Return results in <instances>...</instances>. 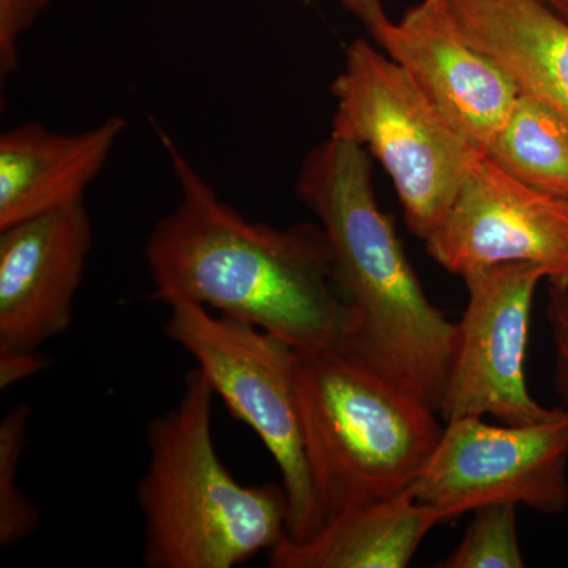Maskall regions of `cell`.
Wrapping results in <instances>:
<instances>
[{"instance_id":"obj_1","label":"cell","mask_w":568,"mask_h":568,"mask_svg":"<svg viewBox=\"0 0 568 568\" xmlns=\"http://www.w3.org/2000/svg\"><path fill=\"white\" fill-rule=\"evenodd\" d=\"M179 201L145 244L152 297L256 325L298 353H346L358 317L336 287L323 227L250 222L160 132Z\"/></svg>"},{"instance_id":"obj_2","label":"cell","mask_w":568,"mask_h":568,"mask_svg":"<svg viewBox=\"0 0 568 568\" xmlns=\"http://www.w3.org/2000/svg\"><path fill=\"white\" fill-rule=\"evenodd\" d=\"M295 193L320 220L339 294L357 313L346 354L439 409L457 339L381 211L368 151L328 136L305 156Z\"/></svg>"},{"instance_id":"obj_3","label":"cell","mask_w":568,"mask_h":568,"mask_svg":"<svg viewBox=\"0 0 568 568\" xmlns=\"http://www.w3.org/2000/svg\"><path fill=\"white\" fill-rule=\"evenodd\" d=\"M215 392L200 368L179 402L149 422V465L136 489L145 568H234L287 537V497L276 485H242L216 454Z\"/></svg>"},{"instance_id":"obj_4","label":"cell","mask_w":568,"mask_h":568,"mask_svg":"<svg viewBox=\"0 0 568 568\" xmlns=\"http://www.w3.org/2000/svg\"><path fill=\"white\" fill-rule=\"evenodd\" d=\"M295 398L323 525L413 487L443 435L435 407L346 353H298Z\"/></svg>"},{"instance_id":"obj_5","label":"cell","mask_w":568,"mask_h":568,"mask_svg":"<svg viewBox=\"0 0 568 568\" xmlns=\"http://www.w3.org/2000/svg\"><path fill=\"white\" fill-rule=\"evenodd\" d=\"M332 95V136L355 142L379 160L407 227L425 242L487 153L466 141L406 70L366 39L347 47Z\"/></svg>"},{"instance_id":"obj_6","label":"cell","mask_w":568,"mask_h":568,"mask_svg":"<svg viewBox=\"0 0 568 568\" xmlns=\"http://www.w3.org/2000/svg\"><path fill=\"white\" fill-rule=\"evenodd\" d=\"M168 305L164 335L192 355L215 395L256 433L278 466L287 497V538L315 536L323 518L298 424V351L256 325L215 316L194 302L179 298Z\"/></svg>"},{"instance_id":"obj_7","label":"cell","mask_w":568,"mask_h":568,"mask_svg":"<svg viewBox=\"0 0 568 568\" xmlns=\"http://www.w3.org/2000/svg\"><path fill=\"white\" fill-rule=\"evenodd\" d=\"M410 491L440 523L491 504L562 514L568 507L567 410L559 406L537 424L448 420Z\"/></svg>"},{"instance_id":"obj_8","label":"cell","mask_w":568,"mask_h":568,"mask_svg":"<svg viewBox=\"0 0 568 568\" xmlns=\"http://www.w3.org/2000/svg\"><path fill=\"white\" fill-rule=\"evenodd\" d=\"M467 306L457 323V339L443 399L444 420L493 417L500 424L547 420L558 413L534 399L526 379V361L538 284L544 268L508 263L462 276Z\"/></svg>"},{"instance_id":"obj_9","label":"cell","mask_w":568,"mask_h":568,"mask_svg":"<svg viewBox=\"0 0 568 568\" xmlns=\"http://www.w3.org/2000/svg\"><path fill=\"white\" fill-rule=\"evenodd\" d=\"M426 252L450 274L529 263L568 286V203L530 189L487 155L467 175Z\"/></svg>"},{"instance_id":"obj_10","label":"cell","mask_w":568,"mask_h":568,"mask_svg":"<svg viewBox=\"0 0 568 568\" xmlns=\"http://www.w3.org/2000/svg\"><path fill=\"white\" fill-rule=\"evenodd\" d=\"M413 78L428 102L478 151L507 122L519 91L465 32L448 0H420L375 40Z\"/></svg>"},{"instance_id":"obj_11","label":"cell","mask_w":568,"mask_h":568,"mask_svg":"<svg viewBox=\"0 0 568 568\" xmlns=\"http://www.w3.org/2000/svg\"><path fill=\"white\" fill-rule=\"evenodd\" d=\"M92 242L84 201L0 230V355L69 331Z\"/></svg>"},{"instance_id":"obj_12","label":"cell","mask_w":568,"mask_h":568,"mask_svg":"<svg viewBox=\"0 0 568 568\" xmlns=\"http://www.w3.org/2000/svg\"><path fill=\"white\" fill-rule=\"evenodd\" d=\"M125 130L112 115L85 132L54 133L37 122L0 136V230L82 203Z\"/></svg>"},{"instance_id":"obj_13","label":"cell","mask_w":568,"mask_h":568,"mask_svg":"<svg viewBox=\"0 0 568 568\" xmlns=\"http://www.w3.org/2000/svg\"><path fill=\"white\" fill-rule=\"evenodd\" d=\"M467 39L519 93L568 122V22L544 0H448Z\"/></svg>"},{"instance_id":"obj_14","label":"cell","mask_w":568,"mask_h":568,"mask_svg":"<svg viewBox=\"0 0 568 568\" xmlns=\"http://www.w3.org/2000/svg\"><path fill=\"white\" fill-rule=\"evenodd\" d=\"M440 525L410 488L349 508L325 521L315 536L284 538L268 552L272 568H405L429 530Z\"/></svg>"},{"instance_id":"obj_15","label":"cell","mask_w":568,"mask_h":568,"mask_svg":"<svg viewBox=\"0 0 568 568\" xmlns=\"http://www.w3.org/2000/svg\"><path fill=\"white\" fill-rule=\"evenodd\" d=\"M487 156L530 189L568 203V122L519 93Z\"/></svg>"},{"instance_id":"obj_16","label":"cell","mask_w":568,"mask_h":568,"mask_svg":"<svg viewBox=\"0 0 568 568\" xmlns=\"http://www.w3.org/2000/svg\"><path fill=\"white\" fill-rule=\"evenodd\" d=\"M31 407H11L0 422V545L10 548L32 537L40 525V510L18 484L28 443Z\"/></svg>"},{"instance_id":"obj_17","label":"cell","mask_w":568,"mask_h":568,"mask_svg":"<svg viewBox=\"0 0 568 568\" xmlns=\"http://www.w3.org/2000/svg\"><path fill=\"white\" fill-rule=\"evenodd\" d=\"M515 504L477 508L465 537L439 568H523Z\"/></svg>"},{"instance_id":"obj_18","label":"cell","mask_w":568,"mask_h":568,"mask_svg":"<svg viewBox=\"0 0 568 568\" xmlns=\"http://www.w3.org/2000/svg\"><path fill=\"white\" fill-rule=\"evenodd\" d=\"M51 0H0V78L6 81L20 65L18 41Z\"/></svg>"},{"instance_id":"obj_19","label":"cell","mask_w":568,"mask_h":568,"mask_svg":"<svg viewBox=\"0 0 568 568\" xmlns=\"http://www.w3.org/2000/svg\"><path fill=\"white\" fill-rule=\"evenodd\" d=\"M547 317L555 346V387L568 413V286H551Z\"/></svg>"},{"instance_id":"obj_20","label":"cell","mask_w":568,"mask_h":568,"mask_svg":"<svg viewBox=\"0 0 568 568\" xmlns=\"http://www.w3.org/2000/svg\"><path fill=\"white\" fill-rule=\"evenodd\" d=\"M44 368L39 353L0 355V388H9Z\"/></svg>"},{"instance_id":"obj_21","label":"cell","mask_w":568,"mask_h":568,"mask_svg":"<svg viewBox=\"0 0 568 568\" xmlns=\"http://www.w3.org/2000/svg\"><path fill=\"white\" fill-rule=\"evenodd\" d=\"M354 18L365 26L373 41L379 37L387 22L390 21L383 0H338Z\"/></svg>"},{"instance_id":"obj_22","label":"cell","mask_w":568,"mask_h":568,"mask_svg":"<svg viewBox=\"0 0 568 568\" xmlns=\"http://www.w3.org/2000/svg\"><path fill=\"white\" fill-rule=\"evenodd\" d=\"M544 2L568 22V0H544Z\"/></svg>"}]
</instances>
